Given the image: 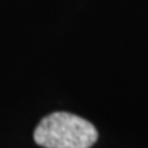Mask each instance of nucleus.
<instances>
[{"mask_svg":"<svg viewBox=\"0 0 148 148\" xmlns=\"http://www.w3.org/2000/svg\"><path fill=\"white\" fill-rule=\"evenodd\" d=\"M33 139L44 148H91L98 132L89 121L68 112H55L36 125Z\"/></svg>","mask_w":148,"mask_h":148,"instance_id":"obj_1","label":"nucleus"}]
</instances>
